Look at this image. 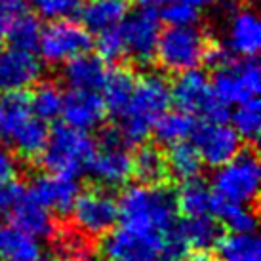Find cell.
Masks as SVG:
<instances>
[{"instance_id": "7402d4cb", "label": "cell", "mask_w": 261, "mask_h": 261, "mask_svg": "<svg viewBox=\"0 0 261 261\" xmlns=\"http://www.w3.org/2000/svg\"><path fill=\"white\" fill-rule=\"evenodd\" d=\"M134 88H136V74L132 73L130 69L116 67V69L109 71L101 86L103 103H105L107 113H111L115 118L122 115L130 103Z\"/></svg>"}, {"instance_id": "83f0119b", "label": "cell", "mask_w": 261, "mask_h": 261, "mask_svg": "<svg viewBox=\"0 0 261 261\" xmlns=\"http://www.w3.org/2000/svg\"><path fill=\"white\" fill-rule=\"evenodd\" d=\"M210 214L216 216L232 232H255V227H257V218H255L257 212H255V208L250 210L248 206L223 200L216 193H214Z\"/></svg>"}, {"instance_id": "277c9868", "label": "cell", "mask_w": 261, "mask_h": 261, "mask_svg": "<svg viewBox=\"0 0 261 261\" xmlns=\"http://www.w3.org/2000/svg\"><path fill=\"white\" fill-rule=\"evenodd\" d=\"M212 44L214 38L196 25L168 27L160 31L154 58L164 71L179 74L202 65Z\"/></svg>"}, {"instance_id": "e0dca14e", "label": "cell", "mask_w": 261, "mask_h": 261, "mask_svg": "<svg viewBox=\"0 0 261 261\" xmlns=\"http://www.w3.org/2000/svg\"><path fill=\"white\" fill-rule=\"evenodd\" d=\"M88 172L107 187L122 185L132 177V156L126 145H101L94 152Z\"/></svg>"}, {"instance_id": "9a60e30c", "label": "cell", "mask_w": 261, "mask_h": 261, "mask_svg": "<svg viewBox=\"0 0 261 261\" xmlns=\"http://www.w3.org/2000/svg\"><path fill=\"white\" fill-rule=\"evenodd\" d=\"M61 115L65 124L73 126L76 130H94L103 122L107 115L103 97L92 90H71L63 97V109Z\"/></svg>"}, {"instance_id": "1f68e13d", "label": "cell", "mask_w": 261, "mask_h": 261, "mask_svg": "<svg viewBox=\"0 0 261 261\" xmlns=\"http://www.w3.org/2000/svg\"><path fill=\"white\" fill-rule=\"evenodd\" d=\"M63 97L65 95L56 82H40L29 95L31 111L44 122L56 120L63 109Z\"/></svg>"}, {"instance_id": "ac0fdd59", "label": "cell", "mask_w": 261, "mask_h": 261, "mask_svg": "<svg viewBox=\"0 0 261 261\" xmlns=\"http://www.w3.org/2000/svg\"><path fill=\"white\" fill-rule=\"evenodd\" d=\"M8 218L14 227L35 239H51L58 227V221L51 218L50 210L44 208L37 198H33L29 191L15 204L14 210L8 214Z\"/></svg>"}, {"instance_id": "f6af8a7d", "label": "cell", "mask_w": 261, "mask_h": 261, "mask_svg": "<svg viewBox=\"0 0 261 261\" xmlns=\"http://www.w3.org/2000/svg\"><path fill=\"white\" fill-rule=\"evenodd\" d=\"M37 261H63V259H59V257H42V259H37Z\"/></svg>"}, {"instance_id": "8d00e7d4", "label": "cell", "mask_w": 261, "mask_h": 261, "mask_svg": "<svg viewBox=\"0 0 261 261\" xmlns=\"http://www.w3.org/2000/svg\"><path fill=\"white\" fill-rule=\"evenodd\" d=\"M95 48H97L99 58L103 61H107V63H118L122 58H126L124 40L122 35H120V29H118V23L115 27L99 31V37L95 40Z\"/></svg>"}, {"instance_id": "7dc6e473", "label": "cell", "mask_w": 261, "mask_h": 261, "mask_svg": "<svg viewBox=\"0 0 261 261\" xmlns=\"http://www.w3.org/2000/svg\"><path fill=\"white\" fill-rule=\"evenodd\" d=\"M122 2H128V0H122Z\"/></svg>"}, {"instance_id": "30bf717a", "label": "cell", "mask_w": 261, "mask_h": 261, "mask_svg": "<svg viewBox=\"0 0 261 261\" xmlns=\"http://www.w3.org/2000/svg\"><path fill=\"white\" fill-rule=\"evenodd\" d=\"M162 250V232L120 227L107 232L101 252L113 261H156Z\"/></svg>"}, {"instance_id": "484cf974", "label": "cell", "mask_w": 261, "mask_h": 261, "mask_svg": "<svg viewBox=\"0 0 261 261\" xmlns=\"http://www.w3.org/2000/svg\"><path fill=\"white\" fill-rule=\"evenodd\" d=\"M219 261H261V242L255 232H231L218 240Z\"/></svg>"}, {"instance_id": "7a4b0ae2", "label": "cell", "mask_w": 261, "mask_h": 261, "mask_svg": "<svg viewBox=\"0 0 261 261\" xmlns=\"http://www.w3.org/2000/svg\"><path fill=\"white\" fill-rule=\"evenodd\" d=\"M170 103L172 95L166 79L160 74H145L136 80L130 103L118 116L120 124H116L126 147L141 145L151 134L154 120L170 107Z\"/></svg>"}, {"instance_id": "ffe728a7", "label": "cell", "mask_w": 261, "mask_h": 261, "mask_svg": "<svg viewBox=\"0 0 261 261\" xmlns=\"http://www.w3.org/2000/svg\"><path fill=\"white\" fill-rule=\"evenodd\" d=\"M51 240L56 254L63 261H92L95 254L94 239L84 231H80L74 223L67 227H61L58 223Z\"/></svg>"}, {"instance_id": "e575fe53", "label": "cell", "mask_w": 261, "mask_h": 261, "mask_svg": "<svg viewBox=\"0 0 261 261\" xmlns=\"http://www.w3.org/2000/svg\"><path fill=\"white\" fill-rule=\"evenodd\" d=\"M191 244L183 232L181 221H174L162 232V250L160 255L164 261H183L189 255Z\"/></svg>"}, {"instance_id": "603a6c76", "label": "cell", "mask_w": 261, "mask_h": 261, "mask_svg": "<svg viewBox=\"0 0 261 261\" xmlns=\"http://www.w3.org/2000/svg\"><path fill=\"white\" fill-rule=\"evenodd\" d=\"M48 134H50V130H48L46 122L40 120L37 115H33L17 128L8 147L23 159L35 160L42 152L44 145L48 141Z\"/></svg>"}, {"instance_id": "2e32d148", "label": "cell", "mask_w": 261, "mask_h": 261, "mask_svg": "<svg viewBox=\"0 0 261 261\" xmlns=\"http://www.w3.org/2000/svg\"><path fill=\"white\" fill-rule=\"evenodd\" d=\"M225 48L232 56L255 58V54L261 48V25L254 10L250 8L232 10Z\"/></svg>"}, {"instance_id": "4dcf8cb0", "label": "cell", "mask_w": 261, "mask_h": 261, "mask_svg": "<svg viewBox=\"0 0 261 261\" xmlns=\"http://www.w3.org/2000/svg\"><path fill=\"white\" fill-rule=\"evenodd\" d=\"M170 174H174L177 179L189 181L200 175L202 170V159L196 151V147L187 141H177L170 147L166 154Z\"/></svg>"}, {"instance_id": "d6a6232c", "label": "cell", "mask_w": 261, "mask_h": 261, "mask_svg": "<svg viewBox=\"0 0 261 261\" xmlns=\"http://www.w3.org/2000/svg\"><path fill=\"white\" fill-rule=\"evenodd\" d=\"M181 227L191 248H196V250H208L216 246L221 237V227L210 214L183 219Z\"/></svg>"}, {"instance_id": "8992f818", "label": "cell", "mask_w": 261, "mask_h": 261, "mask_svg": "<svg viewBox=\"0 0 261 261\" xmlns=\"http://www.w3.org/2000/svg\"><path fill=\"white\" fill-rule=\"evenodd\" d=\"M170 95L179 111L202 116L208 122H225L231 116L227 109L229 105L216 97L208 76L198 69L179 73L175 82L170 86Z\"/></svg>"}, {"instance_id": "3957f363", "label": "cell", "mask_w": 261, "mask_h": 261, "mask_svg": "<svg viewBox=\"0 0 261 261\" xmlns=\"http://www.w3.org/2000/svg\"><path fill=\"white\" fill-rule=\"evenodd\" d=\"M94 152L95 141L88 132L76 130L69 124H56L48 134V141L38 154V160L51 174L79 177L88 172Z\"/></svg>"}, {"instance_id": "74e56055", "label": "cell", "mask_w": 261, "mask_h": 261, "mask_svg": "<svg viewBox=\"0 0 261 261\" xmlns=\"http://www.w3.org/2000/svg\"><path fill=\"white\" fill-rule=\"evenodd\" d=\"M160 19L166 21L170 27H187V25H196L200 14L198 8L191 6L183 0H170L162 8Z\"/></svg>"}, {"instance_id": "836d02e7", "label": "cell", "mask_w": 261, "mask_h": 261, "mask_svg": "<svg viewBox=\"0 0 261 261\" xmlns=\"http://www.w3.org/2000/svg\"><path fill=\"white\" fill-rule=\"evenodd\" d=\"M239 107L232 113V128L240 136V139H246L248 143L255 145L261 130V105L257 97L237 103Z\"/></svg>"}, {"instance_id": "c3c4849f", "label": "cell", "mask_w": 261, "mask_h": 261, "mask_svg": "<svg viewBox=\"0 0 261 261\" xmlns=\"http://www.w3.org/2000/svg\"><path fill=\"white\" fill-rule=\"evenodd\" d=\"M0 261H4V259H0Z\"/></svg>"}, {"instance_id": "d590c367", "label": "cell", "mask_w": 261, "mask_h": 261, "mask_svg": "<svg viewBox=\"0 0 261 261\" xmlns=\"http://www.w3.org/2000/svg\"><path fill=\"white\" fill-rule=\"evenodd\" d=\"M46 19H71L80 14L86 0H29Z\"/></svg>"}, {"instance_id": "f35d334b", "label": "cell", "mask_w": 261, "mask_h": 261, "mask_svg": "<svg viewBox=\"0 0 261 261\" xmlns=\"http://www.w3.org/2000/svg\"><path fill=\"white\" fill-rule=\"evenodd\" d=\"M27 193V189L21 181H8L0 183V216H8L14 210V206L23 198V195Z\"/></svg>"}, {"instance_id": "4fadbf2b", "label": "cell", "mask_w": 261, "mask_h": 261, "mask_svg": "<svg viewBox=\"0 0 261 261\" xmlns=\"http://www.w3.org/2000/svg\"><path fill=\"white\" fill-rule=\"evenodd\" d=\"M27 191L44 208L56 212L59 216H67L73 208L76 196L80 195V185L71 175L50 172V174L37 175Z\"/></svg>"}, {"instance_id": "9c48e42d", "label": "cell", "mask_w": 261, "mask_h": 261, "mask_svg": "<svg viewBox=\"0 0 261 261\" xmlns=\"http://www.w3.org/2000/svg\"><path fill=\"white\" fill-rule=\"evenodd\" d=\"M90 31L69 19H56L40 33L38 51L48 65H59L67 59L92 50Z\"/></svg>"}, {"instance_id": "8fae6325", "label": "cell", "mask_w": 261, "mask_h": 261, "mask_svg": "<svg viewBox=\"0 0 261 261\" xmlns=\"http://www.w3.org/2000/svg\"><path fill=\"white\" fill-rule=\"evenodd\" d=\"M71 212L73 223L92 239L107 234L118 221V202L101 187L90 189L76 196Z\"/></svg>"}, {"instance_id": "52a82bcc", "label": "cell", "mask_w": 261, "mask_h": 261, "mask_svg": "<svg viewBox=\"0 0 261 261\" xmlns=\"http://www.w3.org/2000/svg\"><path fill=\"white\" fill-rule=\"evenodd\" d=\"M212 92L225 105L242 103L257 97L261 88V71L255 58L227 59L216 65L212 76Z\"/></svg>"}, {"instance_id": "cb8c5ba5", "label": "cell", "mask_w": 261, "mask_h": 261, "mask_svg": "<svg viewBox=\"0 0 261 261\" xmlns=\"http://www.w3.org/2000/svg\"><path fill=\"white\" fill-rule=\"evenodd\" d=\"M82 23L88 31L99 33L103 29L115 27L126 15V2L122 0H90L84 2L80 10Z\"/></svg>"}, {"instance_id": "60d3db41", "label": "cell", "mask_w": 261, "mask_h": 261, "mask_svg": "<svg viewBox=\"0 0 261 261\" xmlns=\"http://www.w3.org/2000/svg\"><path fill=\"white\" fill-rule=\"evenodd\" d=\"M15 160L6 147H0V183L15 177Z\"/></svg>"}, {"instance_id": "5bb4252c", "label": "cell", "mask_w": 261, "mask_h": 261, "mask_svg": "<svg viewBox=\"0 0 261 261\" xmlns=\"http://www.w3.org/2000/svg\"><path fill=\"white\" fill-rule=\"evenodd\" d=\"M42 74V67L31 51L17 48L0 50V92H19L35 86Z\"/></svg>"}, {"instance_id": "681fc988", "label": "cell", "mask_w": 261, "mask_h": 261, "mask_svg": "<svg viewBox=\"0 0 261 261\" xmlns=\"http://www.w3.org/2000/svg\"><path fill=\"white\" fill-rule=\"evenodd\" d=\"M109 261H113V259H109Z\"/></svg>"}, {"instance_id": "7bdbcfd3", "label": "cell", "mask_w": 261, "mask_h": 261, "mask_svg": "<svg viewBox=\"0 0 261 261\" xmlns=\"http://www.w3.org/2000/svg\"><path fill=\"white\" fill-rule=\"evenodd\" d=\"M183 2H187V4H191V6H195V8H202V6L214 4L216 0H183Z\"/></svg>"}, {"instance_id": "f546056e", "label": "cell", "mask_w": 261, "mask_h": 261, "mask_svg": "<svg viewBox=\"0 0 261 261\" xmlns=\"http://www.w3.org/2000/svg\"><path fill=\"white\" fill-rule=\"evenodd\" d=\"M40 33H42V27H40L38 17L25 10L19 15H15L14 21L10 23L6 33V40L12 44V48L33 54V51L38 50Z\"/></svg>"}, {"instance_id": "4316f807", "label": "cell", "mask_w": 261, "mask_h": 261, "mask_svg": "<svg viewBox=\"0 0 261 261\" xmlns=\"http://www.w3.org/2000/svg\"><path fill=\"white\" fill-rule=\"evenodd\" d=\"M212 200H214V191H210L200 177L183 181L181 191L175 195L177 212H181L185 218H196V216L210 214Z\"/></svg>"}, {"instance_id": "b9f144b4", "label": "cell", "mask_w": 261, "mask_h": 261, "mask_svg": "<svg viewBox=\"0 0 261 261\" xmlns=\"http://www.w3.org/2000/svg\"><path fill=\"white\" fill-rule=\"evenodd\" d=\"M183 261H219V257L212 255L208 250H198V252H195V254L187 255Z\"/></svg>"}, {"instance_id": "5b68a950", "label": "cell", "mask_w": 261, "mask_h": 261, "mask_svg": "<svg viewBox=\"0 0 261 261\" xmlns=\"http://www.w3.org/2000/svg\"><path fill=\"white\" fill-rule=\"evenodd\" d=\"M259 177L261 168L255 145L246 149L240 147V151L229 162L219 166V170L214 174V193L223 200L255 208Z\"/></svg>"}, {"instance_id": "f1b7e54d", "label": "cell", "mask_w": 261, "mask_h": 261, "mask_svg": "<svg viewBox=\"0 0 261 261\" xmlns=\"http://www.w3.org/2000/svg\"><path fill=\"white\" fill-rule=\"evenodd\" d=\"M40 246L35 237L19 231L17 227H4L0 239V259L4 261H37Z\"/></svg>"}, {"instance_id": "6da1fadb", "label": "cell", "mask_w": 261, "mask_h": 261, "mask_svg": "<svg viewBox=\"0 0 261 261\" xmlns=\"http://www.w3.org/2000/svg\"><path fill=\"white\" fill-rule=\"evenodd\" d=\"M175 191L168 183L132 185L120 195L118 219L124 227L164 232L175 221Z\"/></svg>"}, {"instance_id": "d4e9b609", "label": "cell", "mask_w": 261, "mask_h": 261, "mask_svg": "<svg viewBox=\"0 0 261 261\" xmlns=\"http://www.w3.org/2000/svg\"><path fill=\"white\" fill-rule=\"evenodd\" d=\"M195 118L183 111H164L162 115L154 120L151 132L154 134V139L162 145H174L177 141H185L191 138L195 130Z\"/></svg>"}, {"instance_id": "ee69618b", "label": "cell", "mask_w": 261, "mask_h": 261, "mask_svg": "<svg viewBox=\"0 0 261 261\" xmlns=\"http://www.w3.org/2000/svg\"><path fill=\"white\" fill-rule=\"evenodd\" d=\"M166 2H170V0H139V4H141V6H152V8L164 6Z\"/></svg>"}, {"instance_id": "d6986e66", "label": "cell", "mask_w": 261, "mask_h": 261, "mask_svg": "<svg viewBox=\"0 0 261 261\" xmlns=\"http://www.w3.org/2000/svg\"><path fill=\"white\" fill-rule=\"evenodd\" d=\"M107 73H109V69L105 67L103 59L86 51V54L67 59L61 76L65 80V84L71 86V90L97 92L103 86Z\"/></svg>"}, {"instance_id": "44dd1931", "label": "cell", "mask_w": 261, "mask_h": 261, "mask_svg": "<svg viewBox=\"0 0 261 261\" xmlns=\"http://www.w3.org/2000/svg\"><path fill=\"white\" fill-rule=\"evenodd\" d=\"M132 175H136L139 183L147 185L168 183L170 168L166 152L159 145H141L132 156Z\"/></svg>"}, {"instance_id": "bcb514c9", "label": "cell", "mask_w": 261, "mask_h": 261, "mask_svg": "<svg viewBox=\"0 0 261 261\" xmlns=\"http://www.w3.org/2000/svg\"><path fill=\"white\" fill-rule=\"evenodd\" d=\"M2 229H4V225H0V239H2Z\"/></svg>"}, {"instance_id": "ab89813d", "label": "cell", "mask_w": 261, "mask_h": 261, "mask_svg": "<svg viewBox=\"0 0 261 261\" xmlns=\"http://www.w3.org/2000/svg\"><path fill=\"white\" fill-rule=\"evenodd\" d=\"M25 2L23 0H0V50L6 42V33L10 23L14 21L15 15L25 12Z\"/></svg>"}, {"instance_id": "7c38bea8", "label": "cell", "mask_w": 261, "mask_h": 261, "mask_svg": "<svg viewBox=\"0 0 261 261\" xmlns=\"http://www.w3.org/2000/svg\"><path fill=\"white\" fill-rule=\"evenodd\" d=\"M193 145L200 154V159L210 166H223L240 151V136L234 128L225 122H208L196 124L193 134Z\"/></svg>"}, {"instance_id": "ba28073f", "label": "cell", "mask_w": 261, "mask_h": 261, "mask_svg": "<svg viewBox=\"0 0 261 261\" xmlns=\"http://www.w3.org/2000/svg\"><path fill=\"white\" fill-rule=\"evenodd\" d=\"M124 40V54L138 65H147L154 59V50L160 35V15L156 8L141 6L118 23Z\"/></svg>"}]
</instances>
